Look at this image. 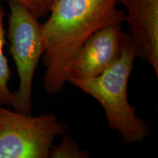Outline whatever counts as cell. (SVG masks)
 Instances as JSON below:
<instances>
[{"mask_svg": "<svg viewBox=\"0 0 158 158\" xmlns=\"http://www.w3.org/2000/svg\"><path fill=\"white\" fill-rule=\"evenodd\" d=\"M118 4V0H56L42 24L43 86L47 93L63 90L77 53L91 35L124 22L125 12Z\"/></svg>", "mask_w": 158, "mask_h": 158, "instance_id": "cell-1", "label": "cell"}, {"mask_svg": "<svg viewBox=\"0 0 158 158\" xmlns=\"http://www.w3.org/2000/svg\"><path fill=\"white\" fill-rule=\"evenodd\" d=\"M137 58L129 35L124 32L120 56L100 76L92 78H70L68 82L95 99L103 108L108 127L117 132L124 143H139L149 135L147 122L136 115L129 103L127 85Z\"/></svg>", "mask_w": 158, "mask_h": 158, "instance_id": "cell-2", "label": "cell"}, {"mask_svg": "<svg viewBox=\"0 0 158 158\" xmlns=\"http://www.w3.org/2000/svg\"><path fill=\"white\" fill-rule=\"evenodd\" d=\"M7 37L10 52L19 78V87L13 92L11 106L15 111L31 114L32 85L35 70L44 52L42 24L24 7L9 1Z\"/></svg>", "mask_w": 158, "mask_h": 158, "instance_id": "cell-3", "label": "cell"}, {"mask_svg": "<svg viewBox=\"0 0 158 158\" xmlns=\"http://www.w3.org/2000/svg\"><path fill=\"white\" fill-rule=\"evenodd\" d=\"M68 129L53 114L34 116L0 105V158H48L55 138Z\"/></svg>", "mask_w": 158, "mask_h": 158, "instance_id": "cell-4", "label": "cell"}, {"mask_svg": "<svg viewBox=\"0 0 158 158\" xmlns=\"http://www.w3.org/2000/svg\"><path fill=\"white\" fill-rule=\"evenodd\" d=\"M122 34V23H115L91 35L75 57L69 79L94 78L107 70L120 56Z\"/></svg>", "mask_w": 158, "mask_h": 158, "instance_id": "cell-5", "label": "cell"}, {"mask_svg": "<svg viewBox=\"0 0 158 158\" xmlns=\"http://www.w3.org/2000/svg\"><path fill=\"white\" fill-rule=\"evenodd\" d=\"M125 7L124 21L138 58L158 76V0H118Z\"/></svg>", "mask_w": 158, "mask_h": 158, "instance_id": "cell-6", "label": "cell"}, {"mask_svg": "<svg viewBox=\"0 0 158 158\" xmlns=\"http://www.w3.org/2000/svg\"><path fill=\"white\" fill-rule=\"evenodd\" d=\"M5 11L0 2V105L10 106L13 99V92L9 89L8 84L11 78V70L8 60L4 54V47L7 44L4 18Z\"/></svg>", "mask_w": 158, "mask_h": 158, "instance_id": "cell-7", "label": "cell"}, {"mask_svg": "<svg viewBox=\"0 0 158 158\" xmlns=\"http://www.w3.org/2000/svg\"><path fill=\"white\" fill-rule=\"evenodd\" d=\"M63 135L62 141L56 146L53 145L51 149V158H89L90 154L86 150L82 149L79 147L73 138L70 135Z\"/></svg>", "mask_w": 158, "mask_h": 158, "instance_id": "cell-8", "label": "cell"}, {"mask_svg": "<svg viewBox=\"0 0 158 158\" xmlns=\"http://www.w3.org/2000/svg\"><path fill=\"white\" fill-rule=\"evenodd\" d=\"M3 0H0V2ZM15 2L27 10L37 19L45 16L50 13L56 0H7Z\"/></svg>", "mask_w": 158, "mask_h": 158, "instance_id": "cell-9", "label": "cell"}]
</instances>
